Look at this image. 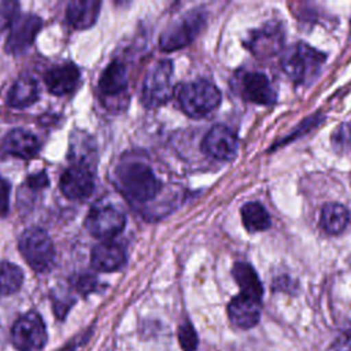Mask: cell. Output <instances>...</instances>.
I'll return each mask as SVG.
<instances>
[{"label": "cell", "mask_w": 351, "mask_h": 351, "mask_svg": "<svg viewBox=\"0 0 351 351\" xmlns=\"http://www.w3.org/2000/svg\"><path fill=\"white\" fill-rule=\"evenodd\" d=\"M126 262L125 248L115 241L106 240L96 244L90 252V263L99 271H115Z\"/></svg>", "instance_id": "15"}, {"label": "cell", "mask_w": 351, "mask_h": 351, "mask_svg": "<svg viewBox=\"0 0 351 351\" xmlns=\"http://www.w3.org/2000/svg\"><path fill=\"white\" fill-rule=\"evenodd\" d=\"M239 92L245 100L262 106L273 104L277 99L269 78L256 71H247L239 78Z\"/></svg>", "instance_id": "12"}, {"label": "cell", "mask_w": 351, "mask_h": 351, "mask_svg": "<svg viewBox=\"0 0 351 351\" xmlns=\"http://www.w3.org/2000/svg\"><path fill=\"white\" fill-rule=\"evenodd\" d=\"M11 341L18 351H41L47 343V330L41 317L29 311L11 328Z\"/></svg>", "instance_id": "7"}, {"label": "cell", "mask_w": 351, "mask_h": 351, "mask_svg": "<svg viewBox=\"0 0 351 351\" xmlns=\"http://www.w3.org/2000/svg\"><path fill=\"white\" fill-rule=\"evenodd\" d=\"M232 274L240 287L241 295H245L254 300L261 302L263 295V287L255 269L250 263H245V262L234 263L232 269Z\"/></svg>", "instance_id": "22"}, {"label": "cell", "mask_w": 351, "mask_h": 351, "mask_svg": "<svg viewBox=\"0 0 351 351\" xmlns=\"http://www.w3.org/2000/svg\"><path fill=\"white\" fill-rule=\"evenodd\" d=\"M203 151L218 160H230L237 152L236 134L223 125L213 126L202 141Z\"/></svg>", "instance_id": "11"}, {"label": "cell", "mask_w": 351, "mask_h": 351, "mask_svg": "<svg viewBox=\"0 0 351 351\" xmlns=\"http://www.w3.org/2000/svg\"><path fill=\"white\" fill-rule=\"evenodd\" d=\"M241 219L248 232H263L270 226V215L258 202H250L243 206Z\"/></svg>", "instance_id": "24"}, {"label": "cell", "mask_w": 351, "mask_h": 351, "mask_svg": "<svg viewBox=\"0 0 351 351\" xmlns=\"http://www.w3.org/2000/svg\"><path fill=\"white\" fill-rule=\"evenodd\" d=\"M43 26V21L33 14H22L15 18L11 25L4 49L10 55H19L25 52L34 41L37 33Z\"/></svg>", "instance_id": "9"}, {"label": "cell", "mask_w": 351, "mask_h": 351, "mask_svg": "<svg viewBox=\"0 0 351 351\" xmlns=\"http://www.w3.org/2000/svg\"><path fill=\"white\" fill-rule=\"evenodd\" d=\"M44 81L52 95L63 96L75 89L80 81V70L74 63H62L51 67L45 73Z\"/></svg>", "instance_id": "16"}, {"label": "cell", "mask_w": 351, "mask_h": 351, "mask_svg": "<svg viewBox=\"0 0 351 351\" xmlns=\"http://www.w3.org/2000/svg\"><path fill=\"white\" fill-rule=\"evenodd\" d=\"M173 63L167 59L156 62L145 74L141 88V103L147 108L163 106L171 96Z\"/></svg>", "instance_id": "6"}, {"label": "cell", "mask_w": 351, "mask_h": 351, "mask_svg": "<svg viewBox=\"0 0 351 351\" xmlns=\"http://www.w3.org/2000/svg\"><path fill=\"white\" fill-rule=\"evenodd\" d=\"M115 182L121 193L133 202H148L159 191V181L152 169L136 160L117 166Z\"/></svg>", "instance_id": "1"}, {"label": "cell", "mask_w": 351, "mask_h": 351, "mask_svg": "<svg viewBox=\"0 0 351 351\" xmlns=\"http://www.w3.org/2000/svg\"><path fill=\"white\" fill-rule=\"evenodd\" d=\"M74 285L75 288L82 292V293H89L95 289L96 287V280L95 277L89 276V274H82V276H78L74 281Z\"/></svg>", "instance_id": "29"}, {"label": "cell", "mask_w": 351, "mask_h": 351, "mask_svg": "<svg viewBox=\"0 0 351 351\" xmlns=\"http://www.w3.org/2000/svg\"><path fill=\"white\" fill-rule=\"evenodd\" d=\"M125 223V214L112 206H95L85 218L86 230L101 240H110L119 234Z\"/></svg>", "instance_id": "8"}, {"label": "cell", "mask_w": 351, "mask_h": 351, "mask_svg": "<svg viewBox=\"0 0 351 351\" xmlns=\"http://www.w3.org/2000/svg\"><path fill=\"white\" fill-rule=\"evenodd\" d=\"M19 4L16 1H0V36L4 30L11 27L12 22L16 18Z\"/></svg>", "instance_id": "27"}, {"label": "cell", "mask_w": 351, "mask_h": 351, "mask_svg": "<svg viewBox=\"0 0 351 351\" xmlns=\"http://www.w3.org/2000/svg\"><path fill=\"white\" fill-rule=\"evenodd\" d=\"M128 88V75L125 66L118 62L112 60L101 73L99 80V90L103 96H119L126 92Z\"/></svg>", "instance_id": "20"}, {"label": "cell", "mask_w": 351, "mask_h": 351, "mask_svg": "<svg viewBox=\"0 0 351 351\" xmlns=\"http://www.w3.org/2000/svg\"><path fill=\"white\" fill-rule=\"evenodd\" d=\"M178 341L184 351H195L197 346L196 332L189 321H185L178 328Z\"/></svg>", "instance_id": "26"}, {"label": "cell", "mask_w": 351, "mask_h": 351, "mask_svg": "<svg viewBox=\"0 0 351 351\" xmlns=\"http://www.w3.org/2000/svg\"><path fill=\"white\" fill-rule=\"evenodd\" d=\"M206 23V11L196 8L173 21L160 34L159 47L162 51H176L191 44Z\"/></svg>", "instance_id": "5"}, {"label": "cell", "mask_w": 351, "mask_h": 351, "mask_svg": "<svg viewBox=\"0 0 351 351\" xmlns=\"http://www.w3.org/2000/svg\"><path fill=\"white\" fill-rule=\"evenodd\" d=\"M19 251L27 265L38 271L45 273L52 269L55 263V247L48 233L38 228H27L19 237Z\"/></svg>", "instance_id": "4"}, {"label": "cell", "mask_w": 351, "mask_h": 351, "mask_svg": "<svg viewBox=\"0 0 351 351\" xmlns=\"http://www.w3.org/2000/svg\"><path fill=\"white\" fill-rule=\"evenodd\" d=\"M3 148L10 155L22 159H32L40 151V141L29 130L12 129L5 134L3 140Z\"/></svg>", "instance_id": "18"}, {"label": "cell", "mask_w": 351, "mask_h": 351, "mask_svg": "<svg viewBox=\"0 0 351 351\" xmlns=\"http://www.w3.org/2000/svg\"><path fill=\"white\" fill-rule=\"evenodd\" d=\"M26 185L30 189H41L45 188L48 185V177L45 174V171H41L38 174H32L27 180H26Z\"/></svg>", "instance_id": "30"}, {"label": "cell", "mask_w": 351, "mask_h": 351, "mask_svg": "<svg viewBox=\"0 0 351 351\" xmlns=\"http://www.w3.org/2000/svg\"><path fill=\"white\" fill-rule=\"evenodd\" d=\"M38 99V85L33 77L21 75L11 86L7 103L12 108H25Z\"/></svg>", "instance_id": "21"}, {"label": "cell", "mask_w": 351, "mask_h": 351, "mask_svg": "<svg viewBox=\"0 0 351 351\" xmlns=\"http://www.w3.org/2000/svg\"><path fill=\"white\" fill-rule=\"evenodd\" d=\"M324 60L325 53L304 43H298L284 52L281 58V69L292 81L298 84H308L319 73Z\"/></svg>", "instance_id": "2"}, {"label": "cell", "mask_w": 351, "mask_h": 351, "mask_svg": "<svg viewBox=\"0 0 351 351\" xmlns=\"http://www.w3.org/2000/svg\"><path fill=\"white\" fill-rule=\"evenodd\" d=\"M10 184L0 177V217H5L10 208Z\"/></svg>", "instance_id": "28"}, {"label": "cell", "mask_w": 351, "mask_h": 351, "mask_svg": "<svg viewBox=\"0 0 351 351\" xmlns=\"http://www.w3.org/2000/svg\"><path fill=\"white\" fill-rule=\"evenodd\" d=\"M350 222L348 210L340 203H328L321 211V226L329 234L341 233Z\"/></svg>", "instance_id": "23"}, {"label": "cell", "mask_w": 351, "mask_h": 351, "mask_svg": "<svg viewBox=\"0 0 351 351\" xmlns=\"http://www.w3.org/2000/svg\"><path fill=\"white\" fill-rule=\"evenodd\" d=\"M228 315L230 322L237 328L250 329L259 322L261 302L240 293L229 302Z\"/></svg>", "instance_id": "17"}, {"label": "cell", "mask_w": 351, "mask_h": 351, "mask_svg": "<svg viewBox=\"0 0 351 351\" xmlns=\"http://www.w3.org/2000/svg\"><path fill=\"white\" fill-rule=\"evenodd\" d=\"M182 111L192 118H202L213 112L221 103L219 89L206 80H195L184 84L178 92Z\"/></svg>", "instance_id": "3"}, {"label": "cell", "mask_w": 351, "mask_h": 351, "mask_svg": "<svg viewBox=\"0 0 351 351\" xmlns=\"http://www.w3.org/2000/svg\"><path fill=\"white\" fill-rule=\"evenodd\" d=\"M59 185L66 197L82 200L93 191V173L82 167L71 166L62 173Z\"/></svg>", "instance_id": "13"}, {"label": "cell", "mask_w": 351, "mask_h": 351, "mask_svg": "<svg viewBox=\"0 0 351 351\" xmlns=\"http://www.w3.org/2000/svg\"><path fill=\"white\" fill-rule=\"evenodd\" d=\"M101 3L97 0H74L67 4L66 19L74 29L90 27L97 16Z\"/></svg>", "instance_id": "19"}, {"label": "cell", "mask_w": 351, "mask_h": 351, "mask_svg": "<svg viewBox=\"0 0 351 351\" xmlns=\"http://www.w3.org/2000/svg\"><path fill=\"white\" fill-rule=\"evenodd\" d=\"M23 282L22 270L7 261H0V298L19 291Z\"/></svg>", "instance_id": "25"}, {"label": "cell", "mask_w": 351, "mask_h": 351, "mask_svg": "<svg viewBox=\"0 0 351 351\" xmlns=\"http://www.w3.org/2000/svg\"><path fill=\"white\" fill-rule=\"evenodd\" d=\"M284 44V30L281 23L270 22L258 30L252 32L245 43V47L256 58H270L280 52Z\"/></svg>", "instance_id": "10"}, {"label": "cell", "mask_w": 351, "mask_h": 351, "mask_svg": "<svg viewBox=\"0 0 351 351\" xmlns=\"http://www.w3.org/2000/svg\"><path fill=\"white\" fill-rule=\"evenodd\" d=\"M69 159L73 166L86 169L93 173L97 162V151L93 138L82 132L74 130L70 136L69 143Z\"/></svg>", "instance_id": "14"}]
</instances>
